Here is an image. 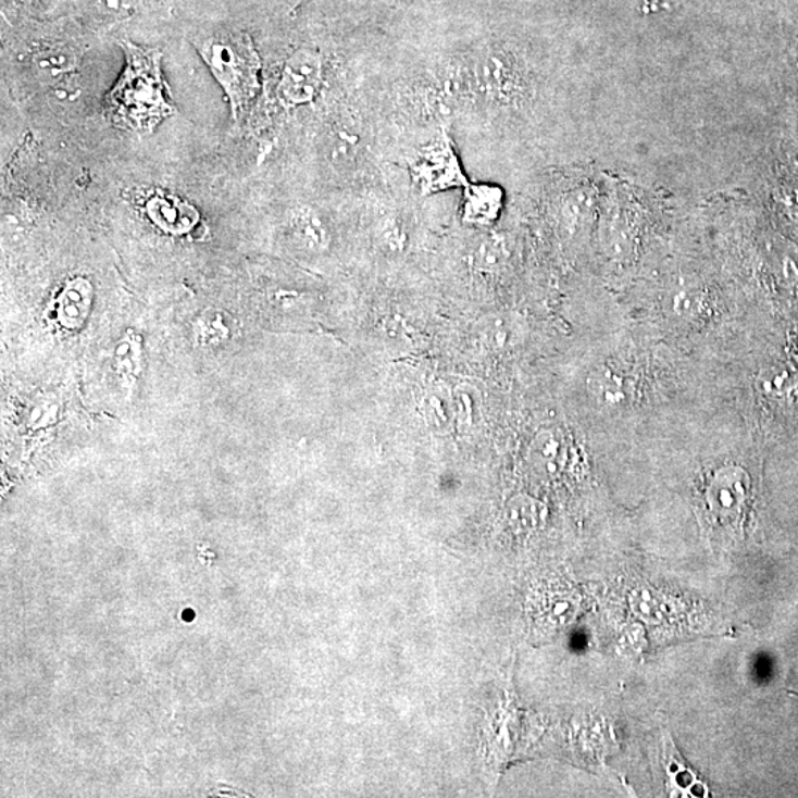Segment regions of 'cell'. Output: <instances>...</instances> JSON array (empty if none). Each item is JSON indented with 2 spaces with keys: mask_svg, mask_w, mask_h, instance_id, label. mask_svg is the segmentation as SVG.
Wrapping results in <instances>:
<instances>
[{
  "mask_svg": "<svg viewBox=\"0 0 798 798\" xmlns=\"http://www.w3.org/2000/svg\"><path fill=\"white\" fill-rule=\"evenodd\" d=\"M422 414L426 425L435 432H450L456 427L452 390L434 388L422 401Z\"/></svg>",
  "mask_w": 798,
  "mask_h": 798,
  "instance_id": "14",
  "label": "cell"
},
{
  "mask_svg": "<svg viewBox=\"0 0 798 798\" xmlns=\"http://www.w3.org/2000/svg\"><path fill=\"white\" fill-rule=\"evenodd\" d=\"M126 68L122 79L107 95L105 111L111 121L130 129H151L175 109L164 100L160 53L123 43Z\"/></svg>",
  "mask_w": 798,
  "mask_h": 798,
  "instance_id": "1",
  "label": "cell"
},
{
  "mask_svg": "<svg viewBox=\"0 0 798 798\" xmlns=\"http://www.w3.org/2000/svg\"><path fill=\"white\" fill-rule=\"evenodd\" d=\"M665 771L669 776V789L674 797H707L710 796L706 787L690 768L682 762L681 756L674 748L672 740L665 743L664 752Z\"/></svg>",
  "mask_w": 798,
  "mask_h": 798,
  "instance_id": "10",
  "label": "cell"
},
{
  "mask_svg": "<svg viewBox=\"0 0 798 798\" xmlns=\"http://www.w3.org/2000/svg\"><path fill=\"white\" fill-rule=\"evenodd\" d=\"M147 212L151 220L167 233H187L199 221V213L192 205L172 196L154 197L148 201Z\"/></svg>",
  "mask_w": 798,
  "mask_h": 798,
  "instance_id": "9",
  "label": "cell"
},
{
  "mask_svg": "<svg viewBox=\"0 0 798 798\" xmlns=\"http://www.w3.org/2000/svg\"><path fill=\"white\" fill-rule=\"evenodd\" d=\"M454 404L456 429L469 434L483 421V397L478 388L469 384L452 389Z\"/></svg>",
  "mask_w": 798,
  "mask_h": 798,
  "instance_id": "13",
  "label": "cell"
},
{
  "mask_svg": "<svg viewBox=\"0 0 798 798\" xmlns=\"http://www.w3.org/2000/svg\"><path fill=\"white\" fill-rule=\"evenodd\" d=\"M291 232L296 240L312 252H320L328 245V234L316 213L310 209H300L291 216Z\"/></svg>",
  "mask_w": 798,
  "mask_h": 798,
  "instance_id": "15",
  "label": "cell"
},
{
  "mask_svg": "<svg viewBox=\"0 0 798 798\" xmlns=\"http://www.w3.org/2000/svg\"><path fill=\"white\" fill-rule=\"evenodd\" d=\"M570 454V439L559 427H543L533 436L528 446L531 466L550 478L558 476L566 467Z\"/></svg>",
  "mask_w": 798,
  "mask_h": 798,
  "instance_id": "6",
  "label": "cell"
},
{
  "mask_svg": "<svg viewBox=\"0 0 798 798\" xmlns=\"http://www.w3.org/2000/svg\"><path fill=\"white\" fill-rule=\"evenodd\" d=\"M39 67L48 70L49 73H64L74 67V57L72 53L64 51H53L42 53L39 60Z\"/></svg>",
  "mask_w": 798,
  "mask_h": 798,
  "instance_id": "19",
  "label": "cell"
},
{
  "mask_svg": "<svg viewBox=\"0 0 798 798\" xmlns=\"http://www.w3.org/2000/svg\"><path fill=\"white\" fill-rule=\"evenodd\" d=\"M705 500L707 513L715 524H739L751 500L750 476L738 466L719 469L707 483Z\"/></svg>",
  "mask_w": 798,
  "mask_h": 798,
  "instance_id": "4",
  "label": "cell"
},
{
  "mask_svg": "<svg viewBox=\"0 0 798 798\" xmlns=\"http://www.w3.org/2000/svg\"><path fill=\"white\" fill-rule=\"evenodd\" d=\"M463 189V222L484 228L499 220L504 205L503 189L489 184H469Z\"/></svg>",
  "mask_w": 798,
  "mask_h": 798,
  "instance_id": "8",
  "label": "cell"
},
{
  "mask_svg": "<svg viewBox=\"0 0 798 798\" xmlns=\"http://www.w3.org/2000/svg\"><path fill=\"white\" fill-rule=\"evenodd\" d=\"M410 172L423 195H435L458 187L466 188L471 184L463 174L456 148L446 134L422 148L417 159L411 164Z\"/></svg>",
  "mask_w": 798,
  "mask_h": 798,
  "instance_id": "3",
  "label": "cell"
},
{
  "mask_svg": "<svg viewBox=\"0 0 798 798\" xmlns=\"http://www.w3.org/2000/svg\"><path fill=\"white\" fill-rule=\"evenodd\" d=\"M672 307L674 314L682 319L697 316L705 307V295L694 287H683L673 295Z\"/></svg>",
  "mask_w": 798,
  "mask_h": 798,
  "instance_id": "17",
  "label": "cell"
},
{
  "mask_svg": "<svg viewBox=\"0 0 798 798\" xmlns=\"http://www.w3.org/2000/svg\"><path fill=\"white\" fill-rule=\"evenodd\" d=\"M506 259V250L503 242L497 240V238H487L476 247L475 253H473V265L476 270L487 271V273H494L503 265Z\"/></svg>",
  "mask_w": 798,
  "mask_h": 798,
  "instance_id": "16",
  "label": "cell"
},
{
  "mask_svg": "<svg viewBox=\"0 0 798 798\" xmlns=\"http://www.w3.org/2000/svg\"><path fill=\"white\" fill-rule=\"evenodd\" d=\"M588 390L591 397L599 402L600 406L616 409L627 402L631 395V385H628L625 374L612 367H600L588 377Z\"/></svg>",
  "mask_w": 798,
  "mask_h": 798,
  "instance_id": "11",
  "label": "cell"
},
{
  "mask_svg": "<svg viewBox=\"0 0 798 798\" xmlns=\"http://www.w3.org/2000/svg\"><path fill=\"white\" fill-rule=\"evenodd\" d=\"M537 624L545 633L561 631L575 616V599L563 590H546L537 600Z\"/></svg>",
  "mask_w": 798,
  "mask_h": 798,
  "instance_id": "12",
  "label": "cell"
},
{
  "mask_svg": "<svg viewBox=\"0 0 798 798\" xmlns=\"http://www.w3.org/2000/svg\"><path fill=\"white\" fill-rule=\"evenodd\" d=\"M510 522L520 528H529L536 524L538 518V504L531 499H516L510 504Z\"/></svg>",
  "mask_w": 798,
  "mask_h": 798,
  "instance_id": "18",
  "label": "cell"
},
{
  "mask_svg": "<svg viewBox=\"0 0 798 798\" xmlns=\"http://www.w3.org/2000/svg\"><path fill=\"white\" fill-rule=\"evenodd\" d=\"M141 0H98L102 14L111 18H127L138 10Z\"/></svg>",
  "mask_w": 798,
  "mask_h": 798,
  "instance_id": "20",
  "label": "cell"
},
{
  "mask_svg": "<svg viewBox=\"0 0 798 798\" xmlns=\"http://www.w3.org/2000/svg\"><path fill=\"white\" fill-rule=\"evenodd\" d=\"M323 82V64L311 51H298L284 64L278 93L290 105L310 104Z\"/></svg>",
  "mask_w": 798,
  "mask_h": 798,
  "instance_id": "5",
  "label": "cell"
},
{
  "mask_svg": "<svg viewBox=\"0 0 798 798\" xmlns=\"http://www.w3.org/2000/svg\"><path fill=\"white\" fill-rule=\"evenodd\" d=\"M201 57L232 102L233 116L238 117L249 107L259 89V57L252 40L242 33L222 35L204 40Z\"/></svg>",
  "mask_w": 798,
  "mask_h": 798,
  "instance_id": "2",
  "label": "cell"
},
{
  "mask_svg": "<svg viewBox=\"0 0 798 798\" xmlns=\"http://www.w3.org/2000/svg\"><path fill=\"white\" fill-rule=\"evenodd\" d=\"M525 335V321L512 312L488 315L478 327L481 347L494 353L513 351L524 341Z\"/></svg>",
  "mask_w": 798,
  "mask_h": 798,
  "instance_id": "7",
  "label": "cell"
}]
</instances>
